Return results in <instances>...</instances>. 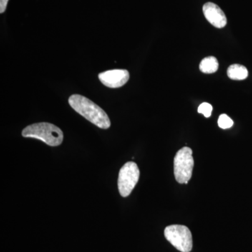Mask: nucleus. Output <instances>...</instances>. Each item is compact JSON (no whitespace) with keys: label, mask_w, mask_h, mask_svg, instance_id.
Here are the masks:
<instances>
[{"label":"nucleus","mask_w":252,"mask_h":252,"mask_svg":"<svg viewBox=\"0 0 252 252\" xmlns=\"http://www.w3.org/2000/svg\"><path fill=\"white\" fill-rule=\"evenodd\" d=\"M24 137H31L41 140L51 147H57L62 144L64 135L57 126L50 123H38L25 127L22 131Z\"/></svg>","instance_id":"nucleus-2"},{"label":"nucleus","mask_w":252,"mask_h":252,"mask_svg":"<svg viewBox=\"0 0 252 252\" xmlns=\"http://www.w3.org/2000/svg\"><path fill=\"white\" fill-rule=\"evenodd\" d=\"M9 0H0V13L3 14L7 6Z\"/></svg>","instance_id":"nucleus-12"},{"label":"nucleus","mask_w":252,"mask_h":252,"mask_svg":"<svg viewBox=\"0 0 252 252\" xmlns=\"http://www.w3.org/2000/svg\"><path fill=\"white\" fill-rule=\"evenodd\" d=\"M198 111L200 114H203L205 117L209 118L212 115V106L207 102H203L199 106Z\"/></svg>","instance_id":"nucleus-11"},{"label":"nucleus","mask_w":252,"mask_h":252,"mask_svg":"<svg viewBox=\"0 0 252 252\" xmlns=\"http://www.w3.org/2000/svg\"><path fill=\"white\" fill-rule=\"evenodd\" d=\"M203 11L205 18L212 26L217 28H222L226 26L227 18L218 5L207 2L204 4Z\"/></svg>","instance_id":"nucleus-7"},{"label":"nucleus","mask_w":252,"mask_h":252,"mask_svg":"<svg viewBox=\"0 0 252 252\" xmlns=\"http://www.w3.org/2000/svg\"><path fill=\"white\" fill-rule=\"evenodd\" d=\"M99 81L107 87L117 89L125 85L130 78L128 71L126 69H113L100 73Z\"/></svg>","instance_id":"nucleus-6"},{"label":"nucleus","mask_w":252,"mask_h":252,"mask_svg":"<svg viewBox=\"0 0 252 252\" xmlns=\"http://www.w3.org/2000/svg\"><path fill=\"white\" fill-rule=\"evenodd\" d=\"M200 69L202 72L205 74H212L218 70L219 63L216 58L214 56H209L205 58L200 63Z\"/></svg>","instance_id":"nucleus-9"},{"label":"nucleus","mask_w":252,"mask_h":252,"mask_svg":"<svg viewBox=\"0 0 252 252\" xmlns=\"http://www.w3.org/2000/svg\"><path fill=\"white\" fill-rule=\"evenodd\" d=\"M227 74L230 79L241 81L247 79V77H248V70L245 66L234 64L228 67Z\"/></svg>","instance_id":"nucleus-8"},{"label":"nucleus","mask_w":252,"mask_h":252,"mask_svg":"<svg viewBox=\"0 0 252 252\" xmlns=\"http://www.w3.org/2000/svg\"><path fill=\"white\" fill-rule=\"evenodd\" d=\"M233 120L226 114H221L218 119V125L220 128L228 129L233 126Z\"/></svg>","instance_id":"nucleus-10"},{"label":"nucleus","mask_w":252,"mask_h":252,"mask_svg":"<svg viewBox=\"0 0 252 252\" xmlns=\"http://www.w3.org/2000/svg\"><path fill=\"white\" fill-rule=\"evenodd\" d=\"M193 152L188 147L177 152L174 158V174L175 180L180 184H188L192 177L194 166Z\"/></svg>","instance_id":"nucleus-3"},{"label":"nucleus","mask_w":252,"mask_h":252,"mask_svg":"<svg viewBox=\"0 0 252 252\" xmlns=\"http://www.w3.org/2000/svg\"><path fill=\"white\" fill-rule=\"evenodd\" d=\"M165 238L177 250L181 252H190L193 248L191 233L183 225H171L164 231Z\"/></svg>","instance_id":"nucleus-4"},{"label":"nucleus","mask_w":252,"mask_h":252,"mask_svg":"<svg viewBox=\"0 0 252 252\" xmlns=\"http://www.w3.org/2000/svg\"><path fill=\"white\" fill-rule=\"evenodd\" d=\"M140 178V170L134 162H126L121 168L118 179V188L122 197L128 196Z\"/></svg>","instance_id":"nucleus-5"},{"label":"nucleus","mask_w":252,"mask_h":252,"mask_svg":"<svg viewBox=\"0 0 252 252\" xmlns=\"http://www.w3.org/2000/svg\"><path fill=\"white\" fill-rule=\"evenodd\" d=\"M69 104L78 114L99 128L108 129L110 127V119L107 113L87 97L80 94H72L69 97Z\"/></svg>","instance_id":"nucleus-1"}]
</instances>
